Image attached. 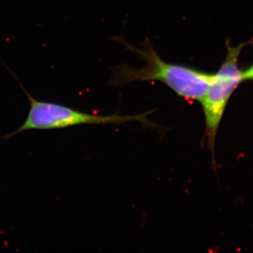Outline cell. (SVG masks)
<instances>
[{"mask_svg": "<svg viewBox=\"0 0 253 253\" xmlns=\"http://www.w3.org/2000/svg\"><path fill=\"white\" fill-rule=\"evenodd\" d=\"M118 42L129 51L139 54L146 65L140 68L126 64L113 68L109 83L111 85L120 86L137 81H159L186 100L201 101L204 97L212 74L166 62L156 52L149 40H146L141 48L127 44L123 40Z\"/></svg>", "mask_w": 253, "mask_h": 253, "instance_id": "6da1fadb", "label": "cell"}, {"mask_svg": "<svg viewBox=\"0 0 253 253\" xmlns=\"http://www.w3.org/2000/svg\"><path fill=\"white\" fill-rule=\"evenodd\" d=\"M30 101V111L24 123L6 138L31 129H54L84 125H123L138 121L153 126L146 119L149 112L122 116L119 114L99 116L81 112L63 105L39 101L23 87Z\"/></svg>", "mask_w": 253, "mask_h": 253, "instance_id": "7a4b0ae2", "label": "cell"}, {"mask_svg": "<svg viewBox=\"0 0 253 253\" xmlns=\"http://www.w3.org/2000/svg\"><path fill=\"white\" fill-rule=\"evenodd\" d=\"M244 44L229 46L224 63L217 73L212 74L207 91L200 102L206 120V135L208 148L214 151L216 136L226 106L231 95L244 81L243 71L239 66L240 54Z\"/></svg>", "mask_w": 253, "mask_h": 253, "instance_id": "3957f363", "label": "cell"}, {"mask_svg": "<svg viewBox=\"0 0 253 253\" xmlns=\"http://www.w3.org/2000/svg\"><path fill=\"white\" fill-rule=\"evenodd\" d=\"M243 77H244V81L253 80V64L248 69L243 71Z\"/></svg>", "mask_w": 253, "mask_h": 253, "instance_id": "277c9868", "label": "cell"}]
</instances>
